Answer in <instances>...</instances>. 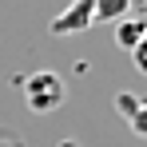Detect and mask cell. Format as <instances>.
Returning <instances> with one entry per match:
<instances>
[{
    "instance_id": "obj_1",
    "label": "cell",
    "mask_w": 147,
    "mask_h": 147,
    "mask_svg": "<svg viewBox=\"0 0 147 147\" xmlns=\"http://www.w3.org/2000/svg\"><path fill=\"white\" fill-rule=\"evenodd\" d=\"M68 99V88L56 72H32L24 80V103L32 111H56Z\"/></svg>"
},
{
    "instance_id": "obj_2",
    "label": "cell",
    "mask_w": 147,
    "mask_h": 147,
    "mask_svg": "<svg viewBox=\"0 0 147 147\" xmlns=\"http://www.w3.org/2000/svg\"><path fill=\"white\" fill-rule=\"evenodd\" d=\"M88 24H92V4L80 0V4H72L68 12H60L52 20V36H76V32H84Z\"/></svg>"
},
{
    "instance_id": "obj_3",
    "label": "cell",
    "mask_w": 147,
    "mask_h": 147,
    "mask_svg": "<svg viewBox=\"0 0 147 147\" xmlns=\"http://www.w3.org/2000/svg\"><path fill=\"white\" fill-rule=\"evenodd\" d=\"M143 36H147V20H139V16H123L119 24H115V44L123 52H135Z\"/></svg>"
},
{
    "instance_id": "obj_4",
    "label": "cell",
    "mask_w": 147,
    "mask_h": 147,
    "mask_svg": "<svg viewBox=\"0 0 147 147\" xmlns=\"http://www.w3.org/2000/svg\"><path fill=\"white\" fill-rule=\"evenodd\" d=\"M127 12H131L127 0H103V4H92V20H115V24H119Z\"/></svg>"
},
{
    "instance_id": "obj_5",
    "label": "cell",
    "mask_w": 147,
    "mask_h": 147,
    "mask_svg": "<svg viewBox=\"0 0 147 147\" xmlns=\"http://www.w3.org/2000/svg\"><path fill=\"white\" fill-rule=\"evenodd\" d=\"M143 103H147V99H139V92H119V96H115V111L127 115V123H131V119H135V111H139Z\"/></svg>"
},
{
    "instance_id": "obj_6",
    "label": "cell",
    "mask_w": 147,
    "mask_h": 147,
    "mask_svg": "<svg viewBox=\"0 0 147 147\" xmlns=\"http://www.w3.org/2000/svg\"><path fill=\"white\" fill-rule=\"evenodd\" d=\"M131 131H135V135H143V139H147V103L139 107V111H135V119H131Z\"/></svg>"
},
{
    "instance_id": "obj_7",
    "label": "cell",
    "mask_w": 147,
    "mask_h": 147,
    "mask_svg": "<svg viewBox=\"0 0 147 147\" xmlns=\"http://www.w3.org/2000/svg\"><path fill=\"white\" fill-rule=\"evenodd\" d=\"M131 56H135V68H139V72L147 76V36H143V40H139V48L131 52Z\"/></svg>"
},
{
    "instance_id": "obj_8",
    "label": "cell",
    "mask_w": 147,
    "mask_h": 147,
    "mask_svg": "<svg viewBox=\"0 0 147 147\" xmlns=\"http://www.w3.org/2000/svg\"><path fill=\"white\" fill-rule=\"evenodd\" d=\"M0 147H16V139H0Z\"/></svg>"
},
{
    "instance_id": "obj_9",
    "label": "cell",
    "mask_w": 147,
    "mask_h": 147,
    "mask_svg": "<svg viewBox=\"0 0 147 147\" xmlns=\"http://www.w3.org/2000/svg\"><path fill=\"white\" fill-rule=\"evenodd\" d=\"M60 147H76V143H72V139H68V143H60Z\"/></svg>"
}]
</instances>
